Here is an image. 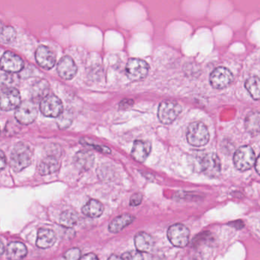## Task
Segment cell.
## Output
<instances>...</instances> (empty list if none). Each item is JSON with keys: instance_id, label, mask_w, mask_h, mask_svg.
Instances as JSON below:
<instances>
[{"instance_id": "30bf717a", "label": "cell", "mask_w": 260, "mask_h": 260, "mask_svg": "<svg viewBox=\"0 0 260 260\" xmlns=\"http://www.w3.org/2000/svg\"><path fill=\"white\" fill-rule=\"evenodd\" d=\"M21 104L19 91L15 88H6L2 90L0 106L3 111H9L18 108Z\"/></svg>"}, {"instance_id": "7a4b0ae2", "label": "cell", "mask_w": 260, "mask_h": 260, "mask_svg": "<svg viewBox=\"0 0 260 260\" xmlns=\"http://www.w3.org/2000/svg\"><path fill=\"white\" fill-rule=\"evenodd\" d=\"M187 140L190 145L195 147L204 146L210 139L207 126L201 122H194L187 129Z\"/></svg>"}, {"instance_id": "4316f807", "label": "cell", "mask_w": 260, "mask_h": 260, "mask_svg": "<svg viewBox=\"0 0 260 260\" xmlns=\"http://www.w3.org/2000/svg\"><path fill=\"white\" fill-rule=\"evenodd\" d=\"M16 38V31L13 27L9 26H2L1 41L5 44L12 43Z\"/></svg>"}, {"instance_id": "2e32d148", "label": "cell", "mask_w": 260, "mask_h": 260, "mask_svg": "<svg viewBox=\"0 0 260 260\" xmlns=\"http://www.w3.org/2000/svg\"><path fill=\"white\" fill-rule=\"evenodd\" d=\"M56 241V235L53 231L48 229H40L37 237V247L41 249H47L51 247Z\"/></svg>"}, {"instance_id": "d6986e66", "label": "cell", "mask_w": 260, "mask_h": 260, "mask_svg": "<svg viewBox=\"0 0 260 260\" xmlns=\"http://www.w3.org/2000/svg\"><path fill=\"white\" fill-rule=\"evenodd\" d=\"M134 217L130 214H123L119 215L111 221L108 225V231L111 233H119L127 226L131 224L134 221Z\"/></svg>"}, {"instance_id": "6da1fadb", "label": "cell", "mask_w": 260, "mask_h": 260, "mask_svg": "<svg viewBox=\"0 0 260 260\" xmlns=\"http://www.w3.org/2000/svg\"><path fill=\"white\" fill-rule=\"evenodd\" d=\"M32 153L30 148L24 143H18L14 147L10 155V166L15 172H19L30 165Z\"/></svg>"}, {"instance_id": "9c48e42d", "label": "cell", "mask_w": 260, "mask_h": 260, "mask_svg": "<svg viewBox=\"0 0 260 260\" xmlns=\"http://www.w3.org/2000/svg\"><path fill=\"white\" fill-rule=\"evenodd\" d=\"M234 76L232 72L225 67L215 69L210 76L211 85L216 89L227 88L233 82Z\"/></svg>"}, {"instance_id": "9a60e30c", "label": "cell", "mask_w": 260, "mask_h": 260, "mask_svg": "<svg viewBox=\"0 0 260 260\" xmlns=\"http://www.w3.org/2000/svg\"><path fill=\"white\" fill-rule=\"evenodd\" d=\"M151 151V142L148 141L136 140L131 150V156L138 162H143Z\"/></svg>"}, {"instance_id": "5bb4252c", "label": "cell", "mask_w": 260, "mask_h": 260, "mask_svg": "<svg viewBox=\"0 0 260 260\" xmlns=\"http://www.w3.org/2000/svg\"><path fill=\"white\" fill-rule=\"evenodd\" d=\"M56 70L62 79L70 80L77 73V66L70 56H64L58 62Z\"/></svg>"}, {"instance_id": "f1b7e54d", "label": "cell", "mask_w": 260, "mask_h": 260, "mask_svg": "<svg viewBox=\"0 0 260 260\" xmlns=\"http://www.w3.org/2000/svg\"><path fill=\"white\" fill-rule=\"evenodd\" d=\"M66 260H79L81 258V251L79 248H72L64 253Z\"/></svg>"}, {"instance_id": "3957f363", "label": "cell", "mask_w": 260, "mask_h": 260, "mask_svg": "<svg viewBox=\"0 0 260 260\" xmlns=\"http://www.w3.org/2000/svg\"><path fill=\"white\" fill-rule=\"evenodd\" d=\"M256 160L254 151L248 145L241 147L234 157L235 167L241 171L251 169L256 164Z\"/></svg>"}, {"instance_id": "52a82bcc", "label": "cell", "mask_w": 260, "mask_h": 260, "mask_svg": "<svg viewBox=\"0 0 260 260\" xmlns=\"http://www.w3.org/2000/svg\"><path fill=\"white\" fill-rule=\"evenodd\" d=\"M169 242L177 247H184L189 244L190 232L189 229L182 224L170 226L167 232Z\"/></svg>"}, {"instance_id": "44dd1931", "label": "cell", "mask_w": 260, "mask_h": 260, "mask_svg": "<svg viewBox=\"0 0 260 260\" xmlns=\"http://www.w3.org/2000/svg\"><path fill=\"white\" fill-rule=\"evenodd\" d=\"M103 205L96 200H90L84 205L82 209V213L89 218H95L101 216L103 213Z\"/></svg>"}, {"instance_id": "8fae6325", "label": "cell", "mask_w": 260, "mask_h": 260, "mask_svg": "<svg viewBox=\"0 0 260 260\" xmlns=\"http://www.w3.org/2000/svg\"><path fill=\"white\" fill-rule=\"evenodd\" d=\"M201 169L208 177L215 178L221 173V160L215 153H209L201 159Z\"/></svg>"}, {"instance_id": "1f68e13d", "label": "cell", "mask_w": 260, "mask_h": 260, "mask_svg": "<svg viewBox=\"0 0 260 260\" xmlns=\"http://www.w3.org/2000/svg\"><path fill=\"white\" fill-rule=\"evenodd\" d=\"M79 260H99V259L94 253H88L82 256Z\"/></svg>"}, {"instance_id": "5b68a950", "label": "cell", "mask_w": 260, "mask_h": 260, "mask_svg": "<svg viewBox=\"0 0 260 260\" xmlns=\"http://www.w3.org/2000/svg\"><path fill=\"white\" fill-rule=\"evenodd\" d=\"M182 107L177 102L165 101L158 108V118L163 124H170L180 115Z\"/></svg>"}, {"instance_id": "603a6c76", "label": "cell", "mask_w": 260, "mask_h": 260, "mask_svg": "<svg viewBox=\"0 0 260 260\" xmlns=\"http://www.w3.org/2000/svg\"><path fill=\"white\" fill-rule=\"evenodd\" d=\"M246 129L252 135L260 132V113L252 112L247 115L245 122Z\"/></svg>"}, {"instance_id": "ba28073f", "label": "cell", "mask_w": 260, "mask_h": 260, "mask_svg": "<svg viewBox=\"0 0 260 260\" xmlns=\"http://www.w3.org/2000/svg\"><path fill=\"white\" fill-rule=\"evenodd\" d=\"M40 110L46 117L55 118L62 114L64 107L62 102L56 96L48 94L41 100Z\"/></svg>"}, {"instance_id": "277c9868", "label": "cell", "mask_w": 260, "mask_h": 260, "mask_svg": "<svg viewBox=\"0 0 260 260\" xmlns=\"http://www.w3.org/2000/svg\"><path fill=\"white\" fill-rule=\"evenodd\" d=\"M149 69V65L146 61L134 58L130 59L127 62L125 71L130 80L139 82L147 77Z\"/></svg>"}, {"instance_id": "cb8c5ba5", "label": "cell", "mask_w": 260, "mask_h": 260, "mask_svg": "<svg viewBox=\"0 0 260 260\" xmlns=\"http://www.w3.org/2000/svg\"><path fill=\"white\" fill-rule=\"evenodd\" d=\"M78 218V215L74 211H64L60 217V222L64 227L73 228L77 223Z\"/></svg>"}, {"instance_id": "4dcf8cb0", "label": "cell", "mask_w": 260, "mask_h": 260, "mask_svg": "<svg viewBox=\"0 0 260 260\" xmlns=\"http://www.w3.org/2000/svg\"><path fill=\"white\" fill-rule=\"evenodd\" d=\"M133 104H134V102L132 100H128V99H125V100L122 101L120 103V109H127V108H130V107L132 106Z\"/></svg>"}, {"instance_id": "484cf974", "label": "cell", "mask_w": 260, "mask_h": 260, "mask_svg": "<svg viewBox=\"0 0 260 260\" xmlns=\"http://www.w3.org/2000/svg\"><path fill=\"white\" fill-rule=\"evenodd\" d=\"M49 90V85L45 80L38 81L35 82L32 87V94L35 99H44Z\"/></svg>"}, {"instance_id": "836d02e7", "label": "cell", "mask_w": 260, "mask_h": 260, "mask_svg": "<svg viewBox=\"0 0 260 260\" xmlns=\"http://www.w3.org/2000/svg\"><path fill=\"white\" fill-rule=\"evenodd\" d=\"M255 168H256V171L258 174L260 175V154L259 157H257L256 160V164H255Z\"/></svg>"}, {"instance_id": "8992f818", "label": "cell", "mask_w": 260, "mask_h": 260, "mask_svg": "<svg viewBox=\"0 0 260 260\" xmlns=\"http://www.w3.org/2000/svg\"><path fill=\"white\" fill-rule=\"evenodd\" d=\"M38 116L36 105L32 101H24L20 104L15 113V119L18 123L28 125L33 123Z\"/></svg>"}, {"instance_id": "e0dca14e", "label": "cell", "mask_w": 260, "mask_h": 260, "mask_svg": "<svg viewBox=\"0 0 260 260\" xmlns=\"http://www.w3.org/2000/svg\"><path fill=\"white\" fill-rule=\"evenodd\" d=\"M136 248L141 253H149L154 248V241L146 232H139L134 237Z\"/></svg>"}, {"instance_id": "f546056e", "label": "cell", "mask_w": 260, "mask_h": 260, "mask_svg": "<svg viewBox=\"0 0 260 260\" xmlns=\"http://www.w3.org/2000/svg\"><path fill=\"white\" fill-rule=\"evenodd\" d=\"M143 200V196L140 193H135L131 197L130 200V205L131 206H137L141 203Z\"/></svg>"}, {"instance_id": "ac0fdd59", "label": "cell", "mask_w": 260, "mask_h": 260, "mask_svg": "<svg viewBox=\"0 0 260 260\" xmlns=\"http://www.w3.org/2000/svg\"><path fill=\"white\" fill-rule=\"evenodd\" d=\"M27 253L26 246L17 241L10 243L6 249V256L9 260H22Z\"/></svg>"}, {"instance_id": "4fadbf2b", "label": "cell", "mask_w": 260, "mask_h": 260, "mask_svg": "<svg viewBox=\"0 0 260 260\" xmlns=\"http://www.w3.org/2000/svg\"><path fill=\"white\" fill-rule=\"evenodd\" d=\"M35 59L37 63L45 70H50L56 63V56L54 53L47 46L41 45L35 52Z\"/></svg>"}, {"instance_id": "7402d4cb", "label": "cell", "mask_w": 260, "mask_h": 260, "mask_svg": "<svg viewBox=\"0 0 260 260\" xmlns=\"http://www.w3.org/2000/svg\"><path fill=\"white\" fill-rule=\"evenodd\" d=\"M94 163V155L89 151H81L75 157V164L79 169L86 171L90 169Z\"/></svg>"}, {"instance_id": "83f0119b", "label": "cell", "mask_w": 260, "mask_h": 260, "mask_svg": "<svg viewBox=\"0 0 260 260\" xmlns=\"http://www.w3.org/2000/svg\"><path fill=\"white\" fill-rule=\"evenodd\" d=\"M122 257L123 260H143V254L137 250L126 252L122 255Z\"/></svg>"}, {"instance_id": "e575fe53", "label": "cell", "mask_w": 260, "mask_h": 260, "mask_svg": "<svg viewBox=\"0 0 260 260\" xmlns=\"http://www.w3.org/2000/svg\"><path fill=\"white\" fill-rule=\"evenodd\" d=\"M108 260H123V259H122V257L117 256V255H112L108 258Z\"/></svg>"}, {"instance_id": "d6a6232c", "label": "cell", "mask_w": 260, "mask_h": 260, "mask_svg": "<svg viewBox=\"0 0 260 260\" xmlns=\"http://www.w3.org/2000/svg\"><path fill=\"white\" fill-rule=\"evenodd\" d=\"M1 154H0V157H1V161H0V167H1V169H4L5 166L6 165V157H5L4 153H3V151H1Z\"/></svg>"}, {"instance_id": "7c38bea8", "label": "cell", "mask_w": 260, "mask_h": 260, "mask_svg": "<svg viewBox=\"0 0 260 260\" xmlns=\"http://www.w3.org/2000/svg\"><path fill=\"white\" fill-rule=\"evenodd\" d=\"M1 68L6 73H17L24 68V62L18 55L11 51H6L2 56Z\"/></svg>"}, {"instance_id": "d4e9b609", "label": "cell", "mask_w": 260, "mask_h": 260, "mask_svg": "<svg viewBox=\"0 0 260 260\" xmlns=\"http://www.w3.org/2000/svg\"><path fill=\"white\" fill-rule=\"evenodd\" d=\"M246 88L254 100L260 99V79L251 77L246 82Z\"/></svg>"}, {"instance_id": "ffe728a7", "label": "cell", "mask_w": 260, "mask_h": 260, "mask_svg": "<svg viewBox=\"0 0 260 260\" xmlns=\"http://www.w3.org/2000/svg\"><path fill=\"white\" fill-rule=\"evenodd\" d=\"M59 168L60 163L58 159L54 156L48 155L42 159L38 170L41 175H47L56 172Z\"/></svg>"}]
</instances>
